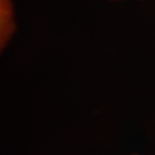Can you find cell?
<instances>
[{"mask_svg": "<svg viewBox=\"0 0 155 155\" xmlns=\"http://www.w3.org/2000/svg\"><path fill=\"white\" fill-rule=\"evenodd\" d=\"M131 155H136V154H131Z\"/></svg>", "mask_w": 155, "mask_h": 155, "instance_id": "cell-2", "label": "cell"}, {"mask_svg": "<svg viewBox=\"0 0 155 155\" xmlns=\"http://www.w3.org/2000/svg\"><path fill=\"white\" fill-rule=\"evenodd\" d=\"M16 31L13 0H0V47L4 50Z\"/></svg>", "mask_w": 155, "mask_h": 155, "instance_id": "cell-1", "label": "cell"}]
</instances>
